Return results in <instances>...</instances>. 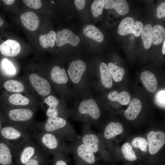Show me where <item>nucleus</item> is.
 Returning a JSON list of instances; mask_svg holds the SVG:
<instances>
[{"label":"nucleus","mask_w":165,"mask_h":165,"mask_svg":"<svg viewBox=\"0 0 165 165\" xmlns=\"http://www.w3.org/2000/svg\"><path fill=\"white\" fill-rule=\"evenodd\" d=\"M66 71L75 99H81L92 95L91 90L94 87L93 70L89 69L85 61L81 59L72 61Z\"/></svg>","instance_id":"1"},{"label":"nucleus","mask_w":165,"mask_h":165,"mask_svg":"<svg viewBox=\"0 0 165 165\" xmlns=\"http://www.w3.org/2000/svg\"><path fill=\"white\" fill-rule=\"evenodd\" d=\"M42 66L33 67L41 72L48 79L54 92L59 97L67 104L75 97L66 69L57 64Z\"/></svg>","instance_id":"2"},{"label":"nucleus","mask_w":165,"mask_h":165,"mask_svg":"<svg viewBox=\"0 0 165 165\" xmlns=\"http://www.w3.org/2000/svg\"><path fill=\"white\" fill-rule=\"evenodd\" d=\"M71 109L72 119L83 124H97L101 118V108L92 95L75 101Z\"/></svg>","instance_id":"3"},{"label":"nucleus","mask_w":165,"mask_h":165,"mask_svg":"<svg viewBox=\"0 0 165 165\" xmlns=\"http://www.w3.org/2000/svg\"><path fill=\"white\" fill-rule=\"evenodd\" d=\"M34 127L40 131L53 133L65 141L72 142L79 137L68 119L61 117L52 116L43 122H36Z\"/></svg>","instance_id":"4"},{"label":"nucleus","mask_w":165,"mask_h":165,"mask_svg":"<svg viewBox=\"0 0 165 165\" xmlns=\"http://www.w3.org/2000/svg\"><path fill=\"white\" fill-rule=\"evenodd\" d=\"M38 107H18L5 105L1 106L6 123L20 126L29 131L34 126L35 115Z\"/></svg>","instance_id":"5"},{"label":"nucleus","mask_w":165,"mask_h":165,"mask_svg":"<svg viewBox=\"0 0 165 165\" xmlns=\"http://www.w3.org/2000/svg\"><path fill=\"white\" fill-rule=\"evenodd\" d=\"M31 137L36 141L42 149L52 156L61 152L68 156L69 154L68 145L65 141L56 134L40 131L34 127L29 130Z\"/></svg>","instance_id":"6"},{"label":"nucleus","mask_w":165,"mask_h":165,"mask_svg":"<svg viewBox=\"0 0 165 165\" xmlns=\"http://www.w3.org/2000/svg\"><path fill=\"white\" fill-rule=\"evenodd\" d=\"M32 93L41 101L54 91L48 79L33 67L25 69L24 75Z\"/></svg>","instance_id":"7"},{"label":"nucleus","mask_w":165,"mask_h":165,"mask_svg":"<svg viewBox=\"0 0 165 165\" xmlns=\"http://www.w3.org/2000/svg\"><path fill=\"white\" fill-rule=\"evenodd\" d=\"M31 137L29 131L13 124H5L0 131V138L7 142L13 149L20 146Z\"/></svg>","instance_id":"8"},{"label":"nucleus","mask_w":165,"mask_h":165,"mask_svg":"<svg viewBox=\"0 0 165 165\" xmlns=\"http://www.w3.org/2000/svg\"><path fill=\"white\" fill-rule=\"evenodd\" d=\"M45 105L47 108L44 110L46 118L52 116H59L68 119L71 117L72 111L63 100L55 94H50L44 98L40 106Z\"/></svg>","instance_id":"9"},{"label":"nucleus","mask_w":165,"mask_h":165,"mask_svg":"<svg viewBox=\"0 0 165 165\" xmlns=\"http://www.w3.org/2000/svg\"><path fill=\"white\" fill-rule=\"evenodd\" d=\"M69 154L74 157L75 165H97L95 154L78 139L68 145Z\"/></svg>","instance_id":"10"},{"label":"nucleus","mask_w":165,"mask_h":165,"mask_svg":"<svg viewBox=\"0 0 165 165\" xmlns=\"http://www.w3.org/2000/svg\"><path fill=\"white\" fill-rule=\"evenodd\" d=\"M78 139L95 154L100 152L105 161L110 160L108 154L104 151L101 139L98 135L92 130L90 124H83L81 134L79 135Z\"/></svg>","instance_id":"11"},{"label":"nucleus","mask_w":165,"mask_h":165,"mask_svg":"<svg viewBox=\"0 0 165 165\" xmlns=\"http://www.w3.org/2000/svg\"><path fill=\"white\" fill-rule=\"evenodd\" d=\"M40 147L31 136L20 146L13 149L16 165H24L36 154Z\"/></svg>","instance_id":"12"},{"label":"nucleus","mask_w":165,"mask_h":165,"mask_svg":"<svg viewBox=\"0 0 165 165\" xmlns=\"http://www.w3.org/2000/svg\"><path fill=\"white\" fill-rule=\"evenodd\" d=\"M6 96L5 105L13 107H39L41 101L34 94H24L8 92Z\"/></svg>","instance_id":"13"},{"label":"nucleus","mask_w":165,"mask_h":165,"mask_svg":"<svg viewBox=\"0 0 165 165\" xmlns=\"http://www.w3.org/2000/svg\"><path fill=\"white\" fill-rule=\"evenodd\" d=\"M3 87L9 93L24 94H34L24 75L21 77L16 76L8 78L4 82Z\"/></svg>","instance_id":"14"},{"label":"nucleus","mask_w":165,"mask_h":165,"mask_svg":"<svg viewBox=\"0 0 165 165\" xmlns=\"http://www.w3.org/2000/svg\"><path fill=\"white\" fill-rule=\"evenodd\" d=\"M148 152L153 155L156 154L165 143V134L162 131L149 132L147 135Z\"/></svg>","instance_id":"15"},{"label":"nucleus","mask_w":165,"mask_h":165,"mask_svg":"<svg viewBox=\"0 0 165 165\" xmlns=\"http://www.w3.org/2000/svg\"><path fill=\"white\" fill-rule=\"evenodd\" d=\"M80 41L79 37L69 29H64L59 31L56 33L55 43L58 47L62 46L67 43L76 46Z\"/></svg>","instance_id":"16"},{"label":"nucleus","mask_w":165,"mask_h":165,"mask_svg":"<svg viewBox=\"0 0 165 165\" xmlns=\"http://www.w3.org/2000/svg\"><path fill=\"white\" fill-rule=\"evenodd\" d=\"M0 165H16L12 148L7 142L0 138Z\"/></svg>","instance_id":"17"},{"label":"nucleus","mask_w":165,"mask_h":165,"mask_svg":"<svg viewBox=\"0 0 165 165\" xmlns=\"http://www.w3.org/2000/svg\"><path fill=\"white\" fill-rule=\"evenodd\" d=\"M20 51V43L14 40L8 39L0 45V51L5 56L15 57L19 54Z\"/></svg>","instance_id":"18"},{"label":"nucleus","mask_w":165,"mask_h":165,"mask_svg":"<svg viewBox=\"0 0 165 165\" xmlns=\"http://www.w3.org/2000/svg\"><path fill=\"white\" fill-rule=\"evenodd\" d=\"M99 75L100 82L102 87L107 89L112 87L113 80L107 64L105 62H101L99 65Z\"/></svg>","instance_id":"19"},{"label":"nucleus","mask_w":165,"mask_h":165,"mask_svg":"<svg viewBox=\"0 0 165 165\" xmlns=\"http://www.w3.org/2000/svg\"><path fill=\"white\" fill-rule=\"evenodd\" d=\"M20 18L22 24L29 31H35L38 27V18L33 12H28L22 13L20 16Z\"/></svg>","instance_id":"20"},{"label":"nucleus","mask_w":165,"mask_h":165,"mask_svg":"<svg viewBox=\"0 0 165 165\" xmlns=\"http://www.w3.org/2000/svg\"><path fill=\"white\" fill-rule=\"evenodd\" d=\"M140 79L143 85L149 92L154 93L156 91L158 86L157 81L152 72L145 71L141 73Z\"/></svg>","instance_id":"21"},{"label":"nucleus","mask_w":165,"mask_h":165,"mask_svg":"<svg viewBox=\"0 0 165 165\" xmlns=\"http://www.w3.org/2000/svg\"><path fill=\"white\" fill-rule=\"evenodd\" d=\"M129 103L124 114L127 119L133 120L135 119L140 113L142 108V104L140 100L136 98L132 99Z\"/></svg>","instance_id":"22"},{"label":"nucleus","mask_w":165,"mask_h":165,"mask_svg":"<svg viewBox=\"0 0 165 165\" xmlns=\"http://www.w3.org/2000/svg\"><path fill=\"white\" fill-rule=\"evenodd\" d=\"M123 131L122 125L118 122H111L105 127L103 134L105 139L110 140L117 135L121 134Z\"/></svg>","instance_id":"23"},{"label":"nucleus","mask_w":165,"mask_h":165,"mask_svg":"<svg viewBox=\"0 0 165 165\" xmlns=\"http://www.w3.org/2000/svg\"><path fill=\"white\" fill-rule=\"evenodd\" d=\"M1 71L3 75L8 78L17 76L19 73V70L14 64L6 58L2 61Z\"/></svg>","instance_id":"24"},{"label":"nucleus","mask_w":165,"mask_h":165,"mask_svg":"<svg viewBox=\"0 0 165 165\" xmlns=\"http://www.w3.org/2000/svg\"><path fill=\"white\" fill-rule=\"evenodd\" d=\"M107 97L110 101L118 102L122 105H128L131 99L129 94L126 91L121 92L119 93L116 91H113L108 93Z\"/></svg>","instance_id":"25"},{"label":"nucleus","mask_w":165,"mask_h":165,"mask_svg":"<svg viewBox=\"0 0 165 165\" xmlns=\"http://www.w3.org/2000/svg\"><path fill=\"white\" fill-rule=\"evenodd\" d=\"M83 33L86 37L97 42H102L104 39V35L101 31L93 25H89L83 29Z\"/></svg>","instance_id":"26"},{"label":"nucleus","mask_w":165,"mask_h":165,"mask_svg":"<svg viewBox=\"0 0 165 165\" xmlns=\"http://www.w3.org/2000/svg\"><path fill=\"white\" fill-rule=\"evenodd\" d=\"M49 155L40 147L36 154L24 165H49Z\"/></svg>","instance_id":"27"},{"label":"nucleus","mask_w":165,"mask_h":165,"mask_svg":"<svg viewBox=\"0 0 165 165\" xmlns=\"http://www.w3.org/2000/svg\"><path fill=\"white\" fill-rule=\"evenodd\" d=\"M134 20L131 17H127L120 23L118 28V32L120 35L124 36L131 34L134 27Z\"/></svg>","instance_id":"28"},{"label":"nucleus","mask_w":165,"mask_h":165,"mask_svg":"<svg viewBox=\"0 0 165 165\" xmlns=\"http://www.w3.org/2000/svg\"><path fill=\"white\" fill-rule=\"evenodd\" d=\"M165 38V29L163 26L157 24L152 30V43L154 45L161 44Z\"/></svg>","instance_id":"29"},{"label":"nucleus","mask_w":165,"mask_h":165,"mask_svg":"<svg viewBox=\"0 0 165 165\" xmlns=\"http://www.w3.org/2000/svg\"><path fill=\"white\" fill-rule=\"evenodd\" d=\"M56 33L53 30L50 31L48 34L40 35L39 40L41 46L44 49L49 46L53 47L55 43Z\"/></svg>","instance_id":"30"},{"label":"nucleus","mask_w":165,"mask_h":165,"mask_svg":"<svg viewBox=\"0 0 165 165\" xmlns=\"http://www.w3.org/2000/svg\"><path fill=\"white\" fill-rule=\"evenodd\" d=\"M152 28L150 24H146L144 26L141 34L143 46L145 49H149L152 45Z\"/></svg>","instance_id":"31"},{"label":"nucleus","mask_w":165,"mask_h":165,"mask_svg":"<svg viewBox=\"0 0 165 165\" xmlns=\"http://www.w3.org/2000/svg\"><path fill=\"white\" fill-rule=\"evenodd\" d=\"M107 65L113 80L116 82H120L125 74L124 69L112 62L108 63Z\"/></svg>","instance_id":"32"},{"label":"nucleus","mask_w":165,"mask_h":165,"mask_svg":"<svg viewBox=\"0 0 165 165\" xmlns=\"http://www.w3.org/2000/svg\"><path fill=\"white\" fill-rule=\"evenodd\" d=\"M121 151L123 157L126 161L133 162L138 160V157L130 143L126 142L124 143L121 147Z\"/></svg>","instance_id":"33"},{"label":"nucleus","mask_w":165,"mask_h":165,"mask_svg":"<svg viewBox=\"0 0 165 165\" xmlns=\"http://www.w3.org/2000/svg\"><path fill=\"white\" fill-rule=\"evenodd\" d=\"M114 9L120 15H125L128 13L129 6L125 0H113L112 9Z\"/></svg>","instance_id":"34"},{"label":"nucleus","mask_w":165,"mask_h":165,"mask_svg":"<svg viewBox=\"0 0 165 165\" xmlns=\"http://www.w3.org/2000/svg\"><path fill=\"white\" fill-rule=\"evenodd\" d=\"M131 144L132 146L135 148H139L143 152H147L148 142V140L143 137L135 138L132 141Z\"/></svg>","instance_id":"35"},{"label":"nucleus","mask_w":165,"mask_h":165,"mask_svg":"<svg viewBox=\"0 0 165 165\" xmlns=\"http://www.w3.org/2000/svg\"><path fill=\"white\" fill-rule=\"evenodd\" d=\"M105 0H95L93 1L91 9L92 14L95 17L102 14L104 7Z\"/></svg>","instance_id":"36"},{"label":"nucleus","mask_w":165,"mask_h":165,"mask_svg":"<svg viewBox=\"0 0 165 165\" xmlns=\"http://www.w3.org/2000/svg\"><path fill=\"white\" fill-rule=\"evenodd\" d=\"M52 161V165H68V156L61 152L54 155Z\"/></svg>","instance_id":"37"},{"label":"nucleus","mask_w":165,"mask_h":165,"mask_svg":"<svg viewBox=\"0 0 165 165\" xmlns=\"http://www.w3.org/2000/svg\"><path fill=\"white\" fill-rule=\"evenodd\" d=\"M155 101L159 106L165 108V90H160L156 93Z\"/></svg>","instance_id":"38"},{"label":"nucleus","mask_w":165,"mask_h":165,"mask_svg":"<svg viewBox=\"0 0 165 165\" xmlns=\"http://www.w3.org/2000/svg\"><path fill=\"white\" fill-rule=\"evenodd\" d=\"M144 26L143 23L141 21L135 22L131 34H133L136 37H139L141 34Z\"/></svg>","instance_id":"39"},{"label":"nucleus","mask_w":165,"mask_h":165,"mask_svg":"<svg viewBox=\"0 0 165 165\" xmlns=\"http://www.w3.org/2000/svg\"><path fill=\"white\" fill-rule=\"evenodd\" d=\"M23 1L28 7L34 9H39L42 6V3L40 0H24Z\"/></svg>","instance_id":"40"},{"label":"nucleus","mask_w":165,"mask_h":165,"mask_svg":"<svg viewBox=\"0 0 165 165\" xmlns=\"http://www.w3.org/2000/svg\"><path fill=\"white\" fill-rule=\"evenodd\" d=\"M156 15L159 19L165 18V2H163L160 4L156 9Z\"/></svg>","instance_id":"41"},{"label":"nucleus","mask_w":165,"mask_h":165,"mask_svg":"<svg viewBox=\"0 0 165 165\" xmlns=\"http://www.w3.org/2000/svg\"><path fill=\"white\" fill-rule=\"evenodd\" d=\"M75 4L78 11L82 9L84 7L86 1L85 0H75Z\"/></svg>","instance_id":"42"},{"label":"nucleus","mask_w":165,"mask_h":165,"mask_svg":"<svg viewBox=\"0 0 165 165\" xmlns=\"http://www.w3.org/2000/svg\"><path fill=\"white\" fill-rule=\"evenodd\" d=\"M6 123L3 114L0 112V131L3 126V125Z\"/></svg>","instance_id":"43"},{"label":"nucleus","mask_w":165,"mask_h":165,"mask_svg":"<svg viewBox=\"0 0 165 165\" xmlns=\"http://www.w3.org/2000/svg\"><path fill=\"white\" fill-rule=\"evenodd\" d=\"M3 2L6 5H11L13 3L15 0H4Z\"/></svg>","instance_id":"44"},{"label":"nucleus","mask_w":165,"mask_h":165,"mask_svg":"<svg viewBox=\"0 0 165 165\" xmlns=\"http://www.w3.org/2000/svg\"><path fill=\"white\" fill-rule=\"evenodd\" d=\"M162 52L163 54H165V39H164L163 41Z\"/></svg>","instance_id":"45"},{"label":"nucleus","mask_w":165,"mask_h":165,"mask_svg":"<svg viewBox=\"0 0 165 165\" xmlns=\"http://www.w3.org/2000/svg\"><path fill=\"white\" fill-rule=\"evenodd\" d=\"M4 21L0 17V27L3 24Z\"/></svg>","instance_id":"46"},{"label":"nucleus","mask_w":165,"mask_h":165,"mask_svg":"<svg viewBox=\"0 0 165 165\" xmlns=\"http://www.w3.org/2000/svg\"></svg>","instance_id":"47"}]
</instances>
